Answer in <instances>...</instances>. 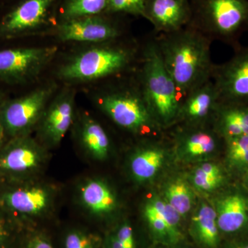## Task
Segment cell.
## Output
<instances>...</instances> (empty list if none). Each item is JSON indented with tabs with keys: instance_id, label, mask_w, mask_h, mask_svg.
I'll return each mask as SVG.
<instances>
[{
	"instance_id": "cell-1",
	"label": "cell",
	"mask_w": 248,
	"mask_h": 248,
	"mask_svg": "<svg viewBox=\"0 0 248 248\" xmlns=\"http://www.w3.org/2000/svg\"><path fill=\"white\" fill-rule=\"evenodd\" d=\"M156 41L161 58L184 99L193 90L211 79V40L188 25L174 32L161 34Z\"/></svg>"
},
{
	"instance_id": "cell-2",
	"label": "cell",
	"mask_w": 248,
	"mask_h": 248,
	"mask_svg": "<svg viewBox=\"0 0 248 248\" xmlns=\"http://www.w3.org/2000/svg\"><path fill=\"white\" fill-rule=\"evenodd\" d=\"M142 66V96L152 115L169 123L177 117L184 99L165 66L156 41L145 48Z\"/></svg>"
},
{
	"instance_id": "cell-3",
	"label": "cell",
	"mask_w": 248,
	"mask_h": 248,
	"mask_svg": "<svg viewBox=\"0 0 248 248\" xmlns=\"http://www.w3.org/2000/svg\"><path fill=\"white\" fill-rule=\"evenodd\" d=\"M195 27L210 40L230 42L248 27V0H190Z\"/></svg>"
},
{
	"instance_id": "cell-4",
	"label": "cell",
	"mask_w": 248,
	"mask_h": 248,
	"mask_svg": "<svg viewBox=\"0 0 248 248\" xmlns=\"http://www.w3.org/2000/svg\"><path fill=\"white\" fill-rule=\"evenodd\" d=\"M131 55L123 48L92 49L80 54L62 67L60 76L64 79L78 81L105 78L125 68Z\"/></svg>"
},
{
	"instance_id": "cell-5",
	"label": "cell",
	"mask_w": 248,
	"mask_h": 248,
	"mask_svg": "<svg viewBox=\"0 0 248 248\" xmlns=\"http://www.w3.org/2000/svg\"><path fill=\"white\" fill-rule=\"evenodd\" d=\"M57 47L6 49L0 51V80L27 83L38 76L57 52Z\"/></svg>"
},
{
	"instance_id": "cell-6",
	"label": "cell",
	"mask_w": 248,
	"mask_h": 248,
	"mask_svg": "<svg viewBox=\"0 0 248 248\" xmlns=\"http://www.w3.org/2000/svg\"><path fill=\"white\" fill-rule=\"evenodd\" d=\"M53 91V86H46L3 104L0 121L6 133L14 138L26 135L40 120Z\"/></svg>"
},
{
	"instance_id": "cell-7",
	"label": "cell",
	"mask_w": 248,
	"mask_h": 248,
	"mask_svg": "<svg viewBox=\"0 0 248 248\" xmlns=\"http://www.w3.org/2000/svg\"><path fill=\"white\" fill-rule=\"evenodd\" d=\"M211 79L218 93V102H248V47L241 49L226 63L215 65Z\"/></svg>"
},
{
	"instance_id": "cell-8",
	"label": "cell",
	"mask_w": 248,
	"mask_h": 248,
	"mask_svg": "<svg viewBox=\"0 0 248 248\" xmlns=\"http://www.w3.org/2000/svg\"><path fill=\"white\" fill-rule=\"evenodd\" d=\"M100 107L117 125L132 131L149 126L152 114L141 92L140 95L131 92L106 94L100 99Z\"/></svg>"
},
{
	"instance_id": "cell-9",
	"label": "cell",
	"mask_w": 248,
	"mask_h": 248,
	"mask_svg": "<svg viewBox=\"0 0 248 248\" xmlns=\"http://www.w3.org/2000/svg\"><path fill=\"white\" fill-rule=\"evenodd\" d=\"M45 160L43 150L32 139L16 137L0 151V172L23 176L37 170Z\"/></svg>"
},
{
	"instance_id": "cell-10",
	"label": "cell",
	"mask_w": 248,
	"mask_h": 248,
	"mask_svg": "<svg viewBox=\"0 0 248 248\" xmlns=\"http://www.w3.org/2000/svg\"><path fill=\"white\" fill-rule=\"evenodd\" d=\"M143 17L161 34L181 30L190 24V0H146Z\"/></svg>"
},
{
	"instance_id": "cell-11",
	"label": "cell",
	"mask_w": 248,
	"mask_h": 248,
	"mask_svg": "<svg viewBox=\"0 0 248 248\" xmlns=\"http://www.w3.org/2000/svg\"><path fill=\"white\" fill-rule=\"evenodd\" d=\"M120 35V31L112 23L93 16L68 19L58 30L59 37L65 42H106Z\"/></svg>"
},
{
	"instance_id": "cell-12",
	"label": "cell",
	"mask_w": 248,
	"mask_h": 248,
	"mask_svg": "<svg viewBox=\"0 0 248 248\" xmlns=\"http://www.w3.org/2000/svg\"><path fill=\"white\" fill-rule=\"evenodd\" d=\"M53 0H26L0 23V36L11 38L38 27L46 16Z\"/></svg>"
},
{
	"instance_id": "cell-13",
	"label": "cell",
	"mask_w": 248,
	"mask_h": 248,
	"mask_svg": "<svg viewBox=\"0 0 248 248\" xmlns=\"http://www.w3.org/2000/svg\"><path fill=\"white\" fill-rule=\"evenodd\" d=\"M50 191L43 186H31L6 192L1 202L11 211L24 216L42 215L51 203Z\"/></svg>"
},
{
	"instance_id": "cell-14",
	"label": "cell",
	"mask_w": 248,
	"mask_h": 248,
	"mask_svg": "<svg viewBox=\"0 0 248 248\" xmlns=\"http://www.w3.org/2000/svg\"><path fill=\"white\" fill-rule=\"evenodd\" d=\"M74 110L73 93L65 92L59 95L45 112L42 124V134L53 145L61 142L71 127Z\"/></svg>"
},
{
	"instance_id": "cell-15",
	"label": "cell",
	"mask_w": 248,
	"mask_h": 248,
	"mask_svg": "<svg viewBox=\"0 0 248 248\" xmlns=\"http://www.w3.org/2000/svg\"><path fill=\"white\" fill-rule=\"evenodd\" d=\"M218 229L233 233L242 229L248 221V202L239 193L231 194L218 200L216 208Z\"/></svg>"
},
{
	"instance_id": "cell-16",
	"label": "cell",
	"mask_w": 248,
	"mask_h": 248,
	"mask_svg": "<svg viewBox=\"0 0 248 248\" xmlns=\"http://www.w3.org/2000/svg\"><path fill=\"white\" fill-rule=\"evenodd\" d=\"M184 102L178 115L181 113L191 122L206 118L218 104V93L213 80H208L193 90L184 98Z\"/></svg>"
},
{
	"instance_id": "cell-17",
	"label": "cell",
	"mask_w": 248,
	"mask_h": 248,
	"mask_svg": "<svg viewBox=\"0 0 248 248\" xmlns=\"http://www.w3.org/2000/svg\"><path fill=\"white\" fill-rule=\"evenodd\" d=\"M79 197L85 208L97 216L110 213L117 204L113 192L100 179H89L85 182L80 189Z\"/></svg>"
},
{
	"instance_id": "cell-18",
	"label": "cell",
	"mask_w": 248,
	"mask_h": 248,
	"mask_svg": "<svg viewBox=\"0 0 248 248\" xmlns=\"http://www.w3.org/2000/svg\"><path fill=\"white\" fill-rule=\"evenodd\" d=\"M218 127L226 139L248 135V107L218 102Z\"/></svg>"
},
{
	"instance_id": "cell-19",
	"label": "cell",
	"mask_w": 248,
	"mask_h": 248,
	"mask_svg": "<svg viewBox=\"0 0 248 248\" xmlns=\"http://www.w3.org/2000/svg\"><path fill=\"white\" fill-rule=\"evenodd\" d=\"M81 134L85 149L92 157L97 160H104L107 157L110 141L100 124L86 117L83 122Z\"/></svg>"
},
{
	"instance_id": "cell-20",
	"label": "cell",
	"mask_w": 248,
	"mask_h": 248,
	"mask_svg": "<svg viewBox=\"0 0 248 248\" xmlns=\"http://www.w3.org/2000/svg\"><path fill=\"white\" fill-rule=\"evenodd\" d=\"M216 210L203 203L194 217L193 231L196 238L205 247L216 248L219 240Z\"/></svg>"
},
{
	"instance_id": "cell-21",
	"label": "cell",
	"mask_w": 248,
	"mask_h": 248,
	"mask_svg": "<svg viewBox=\"0 0 248 248\" xmlns=\"http://www.w3.org/2000/svg\"><path fill=\"white\" fill-rule=\"evenodd\" d=\"M164 159V151L159 148H146L138 151L130 161L134 178L140 182L150 180L162 166Z\"/></svg>"
},
{
	"instance_id": "cell-22",
	"label": "cell",
	"mask_w": 248,
	"mask_h": 248,
	"mask_svg": "<svg viewBox=\"0 0 248 248\" xmlns=\"http://www.w3.org/2000/svg\"><path fill=\"white\" fill-rule=\"evenodd\" d=\"M221 170L213 163H204L196 169L192 177L194 185L198 190L213 191L223 182Z\"/></svg>"
},
{
	"instance_id": "cell-23",
	"label": "cell",
	"mask_w": 248,
	"mask_h": 248,
	"mask_svg": "<svg viewBox=\"0 0 248 248\" xmlns=\"http://www.w3.org/2000/svg\"><path fill=\"white\" fill-rule=\"evenodd\" d=\"M167 202L182 216L189 213L193 196L190 187L182 180L175 181L170 184L166 192Z\"/></svg>"
},
{
	"instance_id": "cell-24",
	"label": "cell",
	"mask_w": 248,
	"mask_h": 248,
	"mask_svg": "<svg viewBox=\"0 0 248 248\" xmlns=\"http://www.w3.org/2000/svg\"><path fill=\"white\" fill-rule=\"evenodd\" d=\"M108 1L109 0H69L65 7L63 16L68 20L96 16L107 9Z\"/></svg>"
},
{
	"instance_id": "cell-25",
	"label": "cell",
	"mask_w": 248,
	"mask_h": 248,
	"mask_svg": "<svg viewBox=\"0 0 248 248\" xmlns=\"http://www.w3.org/2000/svg\"><path fill=\"white\" fill-rule=\"evenodd\" d=\"M184 150L192 156L210 154L215 151L216 140L213 135L197 130L186 135L184 140Z\"/></svg>"
},
{
	"instance_id": "cell-26",
	"label": "cell",
	"mask_w": 248,
	"mask_h": 248,
	"mask_svg": "<svg viewBox=\"0 0 248 248\" xmlns=\"http://www.w3.org/2000/svg\"><path fill=\"white\" fill-rule=\"evenodd\" d=\"M144 214L152 231L159 239L170 244H177L164 218L150 202L145 207Z\"/></svg>"
},
{
	"instance_id": "cell-27",
	"label": "cell",
	"mask_w": 248,
	"mask_h": 248,
	"mask_svg": "<svg viewBox=\"0 0 248 248\" xmlns=\"http://www.w3.org/2000/svg\"><path fill=\"white\" fill-rule=\"evenodd\" d=\"M228 157L231 164L237 167L248 166V135L227 139Z\"/></svg>"
},
{
	"instance_id": "cell-28",
	"label": "cell",
	"mask_w": 248,
	"mask_h": 248,
	"mask_svg": "<svg viewBox=\"0 0 248 248\" xmlns=\"http://www.w3.org/2000/svg\"><path fill=\"white\" fill-rule=\"evenodd\" d=\"M149 202L154 207L155 210L164 218L174 239L177 243L182 239V236L179 230L181 215L167 202H165L156 199H153Z\"/></svg>"
},
{
	"instance_id": "cell-29",
	"label": "cell",
	"mask_w": 248,
	"mask_h": 248,
	"mask_svg": "<svg viewBox=\"0 0 248 248\" xmlns=\"http://www.w3.org/2000/svg\"><path fill=\"white\" fill-rule=\"evenodd\" d=\"M107 245L110 248H135L133 228L125 222L109 236Z\"/></svg>"
},
{
	"instance_id": "cell-30",
	"label": "cell",
	"mask_w": 248,
	"mask_h": 248,
	"mask_svg": "<svg viewBox=\"0 0 248 248\" xmlns=\"http://www.w3.org/2000/svg\"><path fill=\"white\" fill-rule=\"evenodd\" d=\"M64 248H97V241L93 235L74 230L66 234Z\"/></svg>"
},
{
	"instance_id": "cell-31",
	"label": "cell",
	"mask_w": 248,
	"mask_h": 248,
	"mask_svg": "<svg viewBox=\"0 0 248 248\" xmlns=\"http://www.w3.org/2000/svg\"><path fill=\"white\" fill-rule=\"evenodd\" d=\"M146 0H109L107 11L110 12L128 13L144 16Z\"/></svg>"
},
{
	"instance_id": "cell-32",
	"label": "cell",
	"mask_w": 248,
	"mask_h": 248,
	"mask_svg": "<svg viewBox=\"0 0 248 248\" xmlns=\"http://www.w3.org/2000/svg\"><path fill=\"white\" fill-rule=\"evenodd\" d=\"M23 248H53V245L46 235L36 233L29 238Z\"/></svg>"
},
{
	"instance_id": "cell-33",
	"label": "cell",
	"mask_w": 248,
	"mask_h": 248,
	"mask_svg": "<svg viewBox=\"0 0 248 248\" xmlns=\"http://www.w3.org/2000/svg\"><path fill=\"white\" fill-rule=\"evenodd\" d=\"M7 237V231L5 228L4 223L0 220V248H6Z\"/></svg>"
},
{
	"instance_id": "cell-34",
	"label": "cell",
	"mask_w": 248,
	"mask_h": 248,
	"mask_svg": "<svg viewBox=\"0 0 248 248\" xmlns=\"http://www.w3.org/2000/svg\"><path fill=\"white\" fill-rule=\"evenodd\" d=\"M5 133H6V132H5L4 125H3V124H1V121H0V150L1 149V148H2L3 146Z\"/></svg>"
},
{
	"instance_id": "cell-35",
	"label": "cell",
	"mask_w": 248,
	"mask_h": 248,
	"mask_svg": "<svg viewBox=\"0 0 248 248\" xmlns=\"http://www.w3.org/2000/svg\"><path fill=\"white\" fill-rule=\"evenodd\" d=\"M230 248H248V243H243V244H236Z\"/></svg>"
},
{
	"instance_id": "cell-36",
	"label": "cell",
	"mask_w": 248,
	"mask_h": 248,
	"mask_svg": "<svg viewBox=\"0 0 248 248\" xmlns=\"http://www.w3.org/2000/svg\"><path fill=\"white\" fill-rule=\"evenodd\" d=\"M3 97H4V95H3L2 93H0V104L2 102Z\"/></svg>"
},
{
	"instance_id": "cell-37",
	"label": "cell",
	"mask_w": 248,
	"mask_h": 248,
	"mask_svg": "<svg viewBox=\"0 0 248 248\" xmlns=\"http://www.w3.org/2000/svg\"><path fill=\"white\" fill-rule=\"evenodd\" d=\"M105 248V246H104V248Z\"/></svg>"
}]
</instances>
